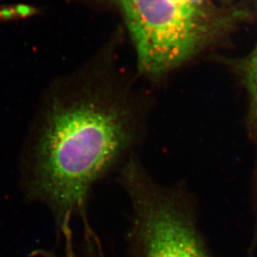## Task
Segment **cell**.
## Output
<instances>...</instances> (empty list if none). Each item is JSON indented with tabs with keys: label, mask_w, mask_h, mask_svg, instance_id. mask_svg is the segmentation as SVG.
Returning <instances> with one entry per match:
<instances>
[{
	"label": "cell",
	"mask_w": 257,
	"mask_h": 257,
	"mask_svg": "<svg viewBox=\"0 0 257 257\" xmlns=\"http://www.w3.org/2000/svg\"><path fill=\"white\" fill-rule=\"evenodd\" d=\"M155 99L123 75L86 69L53 88L38 109L25 160L28 197L46 205L61 235L87 216L94 186L143 145Z\"/></svg>",
	"instance_id": "1"
},
{
	"label": "cell",
	"mask_w": 257,
	"mask_h": 257,
	"mask_svg": "<svg viewBox=\"0 0 257 257\" xmlns=\"http://www.w3.org/2000/svg\"><path fill=\"white\" fill-rule=\"evenodd\" d=\"M119 10L133 40L138 71L159 84L235 30L245 9L214 0H99Z\"/></svg>",
	"instance_id": "2"
},
{
	"label": "cell",
	"mask_w": 257,
	"mask_h": 257,
	"mask_svg": "<svg viewBox=\"0 0 257 257\" xmlns=\"http://www.w3.org/2000/svg\"><path fill=\"white\" fill-rule=\"evenodd\" d=\"M117 174L131 208L126 257H210L186 184L161 183L137 155Z\"/></svg>",
	"instance_id": "3"
},
{
	"label": "cell",
	"mask_w": 257,
	"mask_h": 257,
	"mask_svg": "<svg viewBox=\"0 0 257 257\" xmlns=\"http://www.w3.org/2000/svg\"><path fill=\"white\" fill-rule=\"evenodd\" d=\"M239 69L247 92L249 122L255 136L257 150V43L249 55L240 61Z\"/></svg>",
	"instance_id": "4"
},
{
	"label": "cell",
	"mask_w": 257,
	"mask_h": 257,
	"mask_svg": "<svg viewBox=\"0 0 257 257\" xmlns=\"http://www.w3.org/2000/svg\"><path fill=\"white\" fill-rule=\"evenodd\" d=\"M222 1H224L225 4H229V2H230V0H222Z\"/></svg>",
	"instance_id": "5"
},
{
	"label": "cell",
	"mask_w": 257,
	"mask_h": 257,
	"mask_svg": "<svg viewBox=\"0 0 257 257\" xmlns=\"http://www.w3.org/2000/svg\"><path fill=\"white\" fill-rule=\"evenodd\" d=\"M255 6H256V11H257V0H255Z\"/></svg>",
	"instance_id": "6"
}]
</instances>
